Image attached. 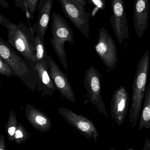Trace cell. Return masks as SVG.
Masks as SVG:
<instances>
[{
	"label": "cell",
	"mask_w": 150,
	"mask_h": 150,
	"mask_svg": "<svg viewBox=\"0 0 150 150\" xmlns=\"http://www.w3.org/2000/svg\"><path fill=\"white\" fill-rule=\"evenodd\" d=\"M94 48L109 71H113L118 61L116 45L112 36L103 26L99 29L98 42Z\"/></svg>",
	"instance_id": "cell-6"
},
{
	"label": "cell",
	"mask_w": 150,
	"mask_h": 150,
	"mask_svg": "<svg viewBox=\"0 0 150 150\" xmlns=\"http://www.w3.org/2000/svg\"><path fill=\"white\" fill-rule=\"evenodd\" d=\"M84 83L87 93L88 102L96 107L100 114H103L106 118H108L101 96V74L94 67H91L86 71Z\"/></svg>",
	"instance_id": "cell-7"
},
{
	"label": "cell",
	"mask_w": 150,
	"mask_h": 150,
	"mask_svg": "<svg viewBox=\"0 0 150 150\" xmlns=\"http://www.w3.org/2000/svg\"><path fill=\"white\" fill-rule=\"evenodd\" d=\"M12 22H10L8 19H7L2 14H0V24L2 26H4L6 28H8Z\"/></svg>",
	"instance_id": "cell-23"
},
{
	"label": "cell",
	"mask_w": 150,
	"mask_h": 150,
	"mask_svg": "<svg viewBox=\"0 0 150 150\" xmlns=\"http://www.w3.org/2000/svg\"><path fill=\"white\" fill-rule=\"evenodd\" d=\"M36 62L41 61L45 59L47 56L46 48L45 45V42L41 38L36 35Z\"/></svg>",
	"instance_id": "cell-19"
},
{
	"label": "cell",
	"mask_w": 150,
	"mask_h": 150,
	"mask_svg": "<svg viewBox=\"0 0 150 150\" xmlns=\"http://www.w3.org/2000/svg\"><path fill=\"white\" fill-rule=\"evenodd\" d=\"M150 66L149 52L146 51L139 61L132 86V96L129 110V125L133 129L138 122L142 103L147 87Z\"/></svg>",
	"instance_id": "cell-1"
},
{
	"label": "cell",
	"mask_w": 150,
	"mask_h": 150,
	"mask_svg": "<svg viewBox=\"0 0 150 150\" xmlns=\"http://www.w3.org/2000/svg\"><path fill=\"white\" fill-rule=\"evenodd\" d=\"M150 129V83L147 86L144 97V104L140 115L139 129Z\"/></svg>",
	"instance_id": "cell-16"
},
{
	"label": "cell",
	"mask_w": 150,
	"mask_h": 150,
	"mask_svg": "<svg viewBox=\"0 0 150 150\" xmlns=\"http://www.w3.org/2000/svg\"><path fill=\"white\" fill-rule=\"evenodd\" d=\"M50 76L61 96L71 103L76 102V97L67 76L63 72L54 59L50 56L45 59Z\"/></svg>",
	"instance_id": "cell-9"
},
{
	"label": "cell",
	"mask_w": 150,
	"mask_h": 150,
	"mask_svg": "<svg viewBox=\"0 0 150 150\" xmlns=\"http://www.w3.org/2000/svg\"><path fill=\"white\" fill-rule=\"evenodd\" d=\"M45 59L35 63H28L37 77V89L42 97L46 96H51L57 89L50 76Z\"/></svg>",
	"instance_id": "cell-12"
},
{
	"label": "cell",
	"mask_w": 150,
	"mask_h": 150,
	"mask_svg": "<svg viewBox=\"0 0 150 150\" xmlns=\"http://www.w3.org/2000/svg\"><path fill=\"white\" fill-rule=\"evenodd\" d=\"M0 74L7 77H17L11 67L2 58L0 57Z\"/></svg>",
	"instance_id": "cell-21"
},
{
	"label": "cell",
	"mask_w": 150,
	"mask_h": 150,
	"mask_svg": "<svg viewBox=\"0 0 150 150\" xmlns=\"http://www.w3.org/2000/svg\"><path fill=\"white\" fill-rule=\"evenodd\" d=\"M75 1L79 3L81 5H82L83 6L85 7L87 3L86 0H75Z\"/></svg>",
	"instance_id": "cell-27"
},
{
	"label": "cell",
	"mask_w": 150,
	"mask_h": 150,
	"mask_svg": "<svg viewBox=\"0 0 150 150\" xmlns=\"http://www.w3.org/2000/svg\"><path fill=\"white\" fill-rule=\"evenodd\" d=\"M58 112L68 124L75 128L88 139H93L96 143L99 132L94 124L90 119L81 115H78L69 109L59 107Z\"/></svg>",
	"instance_id": "cell-8"
},
{
	"label": "cell",
	"mask_w": 150,
	"mask_h": 150,
	"mask_svg": "<svg viewBox=\"0 0 150 150\" xmlns=\"http://www.w3.org/2000/svg\"><path fill=\"white\" fill-rule=\"evenodd\" d=\"M110 5L112 13L110 23L119 44L122 45L125 39L129 38L125 5L123 0H111Z\"/></svg>",
	"instance_id": "cell-10"
},
{
	"label": "cell",
	"mask_w": 150,
	"mask_h": 150,
	"mask_svg": "<svg viewBox=\"0 0 150 150\" xmlns=\"http://www.w3.org/2000/svg\"><path fill=\"white\" fill-rule=\"evenodd\" d=\"M0 57L11 67L17 77L33 92L37 88L38 78L28 61L0 37Z\"/></svg>",
	"instance_id": "cell-3"
},
{
	"label": "cell",
	"mask_w": 150,
	"mask_h": 150,
	"mask_svg": "<svg viewBox=\"0 0 150 150\" xmlns=\"http://www.w3.org/2000/svg\"><path fill=\"white\" fill-rule=\"evenodd\" d=\"M150 6L148 0H135L133 12L134 27L139 39L147 29Z\"/></svg>",
	"instance_id": "cell-14"
},
{
	"label": "cell",
	"mask_w": 150,
	"mask_h": 150,
	"mask_svg": "<svg viewBox=\"0 0 150 150\" xmlns=\"http://www.w3.org/2000/svg\"><path fill=\"white\" fill-rule=\"evenodd\" d=\"M38 0H23V9L25 11L28 19H34V13L36 10Z\"/></svg>",
	"instance_id": "cell-20"
},
{
	"label": "cell",
	"mask_w": 150,
	"mask_h": 150,
	"mask_svg": "<svg viewBox=\"0 0 150 150\" xmlns=\"http://www.w3.org/2000/svg\"><path fill=\"white\" fill-rule=\"evenodd\" d=\"M18 122L15 111L11 110L9 112V117L6 124V129L8 140L13 142L14 140V135L18 127Z\"/></svg>",
	"instance_id": "cell-17"
},
{
	"label": "cell",
	"mask_w": 150,
	"mask_h": 150,
	"mask_svg": "<svg viewBox=\"0 0 150 150\" xmlns=\"http://www.w3.org/2000/svg\"><path fill=\"white\" fill-rule=\"evenodd\" d=\"M51 23L52 38L51 43L56 55L65 70L68 69L66 53L64 48L66 42H68L74 45V31L67 22L60 15L53 12Z\"/></svg>",
	"instance_id": "cell-4"
},
{
	"label": "cell",
	"mask_w": 150,
	"mask_h": 150,
	"mask_svg": "<svg viewBox=\"0 0 150 150\" xmlns=\"http://www.w3.org/2000/svg\"><path fill=\"white\" fill-rule=\"evenodd\" d=\"M129 100V94L124 86L119 87L113 93L110 104V113L112 119L118 126H121L126 118Z\"/></svg>",
	"instance_id": "cell-11"
},
{
	"label": "cell",
	"mask_w": 150,
	"mask_h": 150,
	"mask_svg": "<svg viewBox=\"0 0 150 150\" xmlns=\"http://www.w3.org/2000/svg\"><path fill=\"white\" fill-rule=\"evenodd\" d=\"M90 5L94 6L95 8L92 13V17H94L99 10L103 11L106 8V0H86Z\"/></svg>",
	"instance_id": "cell-22"
},
{
	"label": "cell",
	"mask_w": 150,
	"mask_h": 150,
	"mask_svg": "<svg viewBox=\"0 0 150 150\" xmlns=\"http://www.w3.org/2000/svg\"><path fill=\"white\" fill-rule=\"evenodd\" d=\"M59 2L67 18L83 35L88 38L90 14L86 11L85 7L75 0H59Z\"/></svg>",
	"instance_id": "cell-5"
},
{
	"label": "cell",
	"mask_w": 150,
	"mask_h": 150,
	"mask_svg": "<svg viewBox=\"0 0 150 150\" xmlns=\"http://www.w3.org/2000/svg\"><path fill=\"white\" fill-rule=\"evenodd\" d=\"M0 5L5 8H8L9 6V4L6 1V0H0Z\"/></svg>",
	"instance_id": "cell-26"
},
{
	"label": "cell",
	"mask_w": 150,
	"mask_h": 150,
	"mask_svg": "<svg viewBox=\"0 0 150 150\" xmlns=\"http://www.w3.org/2000/svg\"><path fill=\"white\" fill-rule=\"evenodd\" d=\"M25 115L31 125L40 132H47L50 129L52 124L50 117L33 105L27 104Z\"/></svg>",
	"instance_id": "cell-15"
},
{
	"label": "cell",
	"mask_w": 150,
	"mask_h": 150,
	"mask_svg": "<svg viewBox=\"0 0 150 150\" xmlns=\"http://www.w3.org/2000/svg\"><path fill=\"white\" fill-rule=\"evenodd\" d=\"M5 137L3 135H0V150H6Z\"/></svg>",
	"instance_id": "cell-24"
},
{
	"label": "cell",
	"mask_w": 150,
	"mask_h": 150,
	"mask_svg": "<svg viewBox=\"0 0 150 150\" xmlns=\"http://www.w3.org/2000/svg\"><path fill=\"white\" fill-rule=\"evenodd\" d=\"M7 42L28 63L36 62V35L31 28L20 22L7 28Z\"/></svg>",
	"instance_id": "cell-2"
},
{
	"label": "cell",
	"mask_w": 150,
	"mask_h": 150,
	"mask_svg": "<svg viewBox=\"0 0 150 150\" xmlns=\"http://www.w3.org/2000/svg\"><path fill=\"white\" fill-rule=\"evenodd\" d=\"M143 150H150V139H149L148 138L146 139Z\"/></svg>",
	"instance_id": "cell-25"
},
{
	"label": "cell",
	"mask_w": 150,
	"mask_h": 150,
	"mask_svg": "<svg viewBox=\"0 0 150 150\" xmlns=\"http://www.w3.org/2000/svg\"><path fill=\"white\" fill-rule=\"evenodd\" d=\"M30 135L26 128L18 122V127L14 135V141L18 145L23 143H25L28 139Z\"/></svg>",
	"instance_id": "cell-18"
},
{
	"label": "cell",
	"mask_w": 150,
	"mask_h": 150,
	"mask_svg": "<svg viewBox=\"0 0 150 150\" xmlns=\"http://www.w3.org/2000/svg\"><path fill=\"white\" fill-rule=\"evenodd\" d=\"M53 4V0H40L38 5V20L31 27L34 34L44 42V37L49 26Z\"/></svg>",
	"instance_id": "cell-13"
}]
</instances>
